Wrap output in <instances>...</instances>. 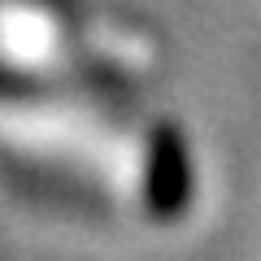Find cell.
Listing matches in <instances>:
<instances>
[{
	"label": "cell",
	"instance_id": "cell-1",
	"mask_svg": "<svg viewBox=\"0 0 261 261\" xmlns=\"http://www.w3.org/2000/svg\"><path fill=\"white\" fill-rule=\"evenodd\" d=\"M144 200L152 218H178L192 205V157L178 126L161 122L148 140V166H144Z\"/></svg>",
	"mask_w": 261,
	"mask_h": 261
},
{
	"label": "cell",
	"instance_id": "cell-2",
	"mask_svg": "<svg viewBox=\"0 0 261 261\" xmlns=\"http://www.w3.org/2000/svg\"><path fill=\"white\" fill-rule=\"evenodd\" d=\"M13 83H18V79H13V74H5V70H0V92H13Z\"/></svg>",
	"mask_w": 261,
	"mask_h": 261
}]
</instances>
